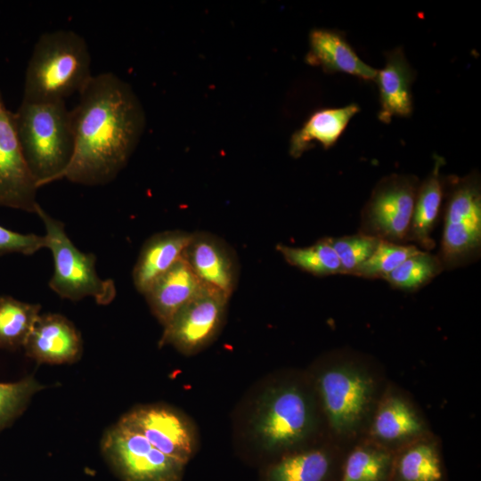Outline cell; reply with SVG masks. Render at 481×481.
Wrapping results in <instances>:
<instances>
[{"label":"cell","instance_id":"484cf974","mask_svg":"<svg viewBox=\"0 0 481 481\" xmlns=\"http://www.w3.org/2000/svg\"><path fill=\"white\" fill-rule=\"evenodd\" d=\"M393 463L387 451L357 447L346 457L340 481H387L392 477Z\"/></svg>","mask_w":481,"mask_h":481},{"label":"cell","instance_id":"4dcf8cb0","mask_svg":"<svg viewBox=\"0 0 481 481\" xmlns=\"http://www.w3.org/2000/svg\"><path fill=\"white\" fill-rule=\"evenodd\" d=\"M45 247V235L20 233L0 225V256L11 253L31 256Z\"/></svg>","mask_w":481,"mask_h":481},{"label":"cell","instance_id":"e0dca14e","mask_svg":"<svg viewBox=\"0 0 481 481\" xmlns=\"http://www.w3.org/2000/svg\"><path fill=\"white\" fill-rule=\"evenodd\" d=\"M204 288L182 256L143 296L153 315L165 327Z\"/></svg>","mask_w":481,"mask_h":481},{"label":"cell","instance_id":"cb8c5ba5","mask_svg":"<svg viewBox=\"0 0 481 481\" xmlns=\"http://www.w3.org/2000/svg\"><path fill=\"white\" fill-rule=\"evenodd\" d=\"M276 249L288 264L314 276L342 274L340 261L330 237L302 248L278 244Z\"/></svg>","mask_w":481,"mask_h":481},{"label":"cell","instance_id":"30bf717a","mask_svg":"<svg viewBox=\"0 0 481 481\" xmlns=\"http://www.w3.org/2000/svg\"><path fill=\"white\" fill-rule=\"evenodd\" d=\"M229 298L205 287L164 327L159 346L171 345L183 354L196 353L218 334Z\"/></svg>","mask_w":481,"mask_h":481},{"label":"cell","instance_id":"f1b7e54d","mask_svg":"<svg viewBox=\"0 0 481 481\" xmlns=\"http://www.w3.org/2000/svg\"><path fill=\"white\" fill-rule=\"evenodd\" d=\"M44 388L45 386L32 376L16 382H0V430L24 411L34 394Z\"/></svg>","mask_w":481,"mask_h":481},{"label":"cell","instance_id":"d6986e66","mask_svg":"<svg viewBox=\"0 0 481 481\" xmlns=\"http://www.w3.org/2000/svg\"><path fill=\"white\" fill-rule=\"evenodd\" d=\"M444 159L434 155V166L426 178L420 183L413 207L407 243L421 250H432L436 243L431 236L442 209L444 175L442 167Z\"/></svg>","mask_w":481,"mask_h":481},{"label":"cell","instance_id":"9a60e30c","mask_svg":"<svg viewBox=\"0 0 481 481\" xmlns=\"http://www.w3.org/2000/svg\"><path fill=\"white\" fill-rule=\"evenodd\" d=\"M309 50L305 61L327 74L343 73L366 82H374L377 69L364 62L342 31L314 29L309 33Z\"/></svg>","mask_w":481,"mask_h":481},{"label":"cell","instance_id":"44dd1931","mask_svg":"<svg viewBox=\"0 0 481 481\" xmlns=\"http://www.w3.org/2000/svg\"><path fill=\"white\" fill-rule=\"evenodd\" d=\"M330 455L322 449H311L282 457L266 473V481H330Z\"/></svg>","mask_w":481,"mask_h":481},{"label":"cell","instance_id":"7c38bea8","mask_svg":"<svg viewBox=\"0 0 481 481\" xmlns=\"http://www.w3.org/2000/svg\"><path fill=\"white\" fill-rule=\"evenodd\" d=\"M120 420L142 434L158 450L184 464L194 452L192 427L181 413L167 406H140Z\"/></svg>","mask_w":481,"mask_h":481},{"label":"cell","instance_id":"4316f807","mask_svg":"<svg viewBox=\"0 0 481 481\" xmlns=\"http://www.w3.org/2000/svg\"><path fill=\"white\" fill-rule=\"evenodd\" d=\"M443 271L437 254L420 250L404 261L384 280L393 289L413 292L428 285Z\"/></svg>","mask_w":481,"mask_h":481},{"label":"cell","instance_id":"52a82bcc","mask_svg":"<svg viewBox=\"0 0 481 481\" xmlns=\"http://www.w3.org/2000/svg\"><path fill=\"white\" fill-rule=\"evenodd\" d=\"M420 183L414 175L391 174L382 177L362 209L359 232L383 241L408 244Z\"/></svg>","mask_w":481,"mask_h":481},{"label":"cell","instance_id":"8fae6325","mask_svg":"<svg viewBox=\"0 0 481 481\" xmlns=\"http://www.w3.org/2000/svg\"><path fill=\"white\" fill-rule=\"evenodd\" d=\"M38 189L21 151L13 112L0 91V207L37 214Z\"/></svg>","mask_w":481,"mask_h":481},{"label":"cell","instance_id":"3957f363","mask_svg":"<svg viewBox=\"0 0 481 481\" xmlns=\"http://www.w3.org/2000/svg\"><path fill=\"white\" fill-rule=\"evenodd\" d=\"M13 119L24 159L38 188L60 180L74 151L71 111L65 102H21Z\"/></svg>","mask_w":481,"mask_h":481},{"label":"cell","instance_id":"f546056e","mask_svg":"<svg viewBox=\"0 0 481 481\" xmlns=\"http://www.w3.org/2000/svg\"><path fill=\"white\" fill-rule=\"evenodd\" d=\"M330 238L340 261L342 274L345 275H351L356 267L373 254L381 241L359 232L353 235Z\"/></svg>","mask_w":481,"mask_h":481},{"label":"cell","instance_id":"8992f818","mask_svg":"<svg viewBox=\"0 0 481 481\" xmlns=\"http://www.w3.org/2000/svg\"><path fill=\"white\" fill-rule=\"evenodd\" d=\"M306 394L297 386L280 385L260 396L251 419L252 434L265 451L277 452L302 442L314 427Z\"/></svg>","mask_w":481,"mask_h":481},{"label":"cell","instance_id":"6da1fadb","mask_svg":"<svg viewBox=\"0 0 481 481\" xmlns=\"http://www.w3.org/2000/svg\"><path fill=\"white\" fill-rule=\"evenodd\" d=\"M71 110L74 151L60 176L87 186L113 181L126 166L145 126L143 108L112 72L93 76Z\"/></svg>","mask_w":481,"mask_h":481},{"label":"cell","instance_id":"5b68a950","mask_svg":"<svg viewBox=\"0 0 481 481\" xmlns=\"http://www.w3.org/2000/svg\"><path fill=\"white\" fill-rule=\"evenodd\" d=\"M37 215L44 223L45 248L51 250L53 259L50 289L61 298L77 301L91 297L98 305L110 304L117 295L116 285L112 280L98 275L95 255L79 250L67 235L64 224L41 206Z\"/></svg>","mask_w":481,"mask_h":481},{"label":"cell","instance_id":"7a4b0ae2","mask_svg":"<svg viewBox=\"0 0 481 481\" xmlns=\"http://www.w3.org/2000/svg\"><path fill=\"white\" fill-rule=\"evenodd\" d=\"M92 77L91 55L83 37L69 29L45 32L28 63L22 102H65L79 94Z\"/></svg>","mask_w":481,"mask_h":481},{"label":"cell","instance_id":"603a6c76","mask_svg":"<svg viewBox=\"0 0 481 481\" xmlns=\"http://www.w3.org/2000/svg\"><path fill=\"white\" fill-rule=\"evenodd\" d=\"M374 435L386 442H395L419 435L423 430L420 419L401 397H387L373 420Z\"/></svg>","mask_w":481,"mask_h":481},{"label":"cell","instance_id":"ffe728a7","mask_svg":"<svg viewBox=\"0 0 481 481\" xmlns=\"http://www.w3.org/2000/svg\"><path fill=\"white\" fill-rule=\"evenodd\" d=\"M359 111L360 107L357 103L314 110L292 134L289 140V155L298 159L316 144H320L324 150L333 147L353 117Z\"/></svg>","mask_w":481,"mask_h":481},{"label":"cell","instance_id":"7402d4cb","mask_svg":"<svg viewBox=\"0 0 481 481\" xmlns=\"http://www.w3.org/2000/svg\"><path fill=\"white\" fill-rule=\"evenodd\" d=\"M41 306L0 296V349L24 347L40 315Z\"/></svg>","mask_w":481,"mask_h":481},{"label":"cell","instance_id":"9c48e42d","mask_svg":"<svg viewBox=\"0 0 481 481\" xmlns=\"http://www.w3.org/2000/svg\"><path fill=\"white\" fill-rule=\"evenodd\" d=\"M317 386L332 428L340 434L355 429L372 398L371 378L355 366L338 365L323 371Z\"/></svg>","mask_w":481,"mask_h":481},{"label":"cell","instance_id":"ba28073f","mask_svg":"<svg viewBox=\"0 0 481 481\" xmlns=\"http://www.w3.org/2000/svg\"><path fill=\"white\" fill-rule=\"evenodd\" d=\"M102 451L126 481H178L186 465L121 420L105 434Z\"/></svg>","mask_w":481,"mask_h":481},{"label":"cell","instance_id":"83f0119b","mask_svg":"<svg viewBox=\"0 0 481 481\" xmlns=\"http://www.w3.org/2000/svg\"><path fill=\"white\" fill-rule=\"evenodd\" d=\"M420 250L413 244L381 240L373 254L351 273L366 279H385L391 272Z\"/></svg>","mask_w":481,"mask_h":481},{"label":"cell","instance_id":"2e32d148","mask_svg":"<svg viewBox=\"0 0 481 481\" xmlns=\"http://www.w3.org/2000/svg\"><path fill=\"white\" fill-rule=\"evenodd\" d=\"M385 57V65L381 69H377L374 82L378 86L379 95L380 109L378 118L388 124L394 117L409 118L412 114V86L416 72L401 46L387 52Z\"/></svg>","mask_w":481,"mask_h":481},{"label":"cell","instance_id":"277c9868","mask_svg":"<svg viewBox=\"0 0 481 481\" xmlns=\"http://www.w3.org/2000/svg\"><path fill=\"white\" fill-rule=\"evenodd\" d=\"M444 230L437 254L444 270L466 266L481 255V179L477 170L444 176Z\"/></svg>","mask_w":481,"mask_h":481},{"label":"cell","instance_id":"4fadbf2b","mask_svg":"<svg viewBox=\"0 0 481 481\" xmlns=\"http://www.w3.org/2000/svg\"><path fill=\"white\" fill-rule=\"evenodd\" d=\"M183 257L205 287L232 297L238 285L240 266L226 241L209 232H192Z\"/></svg>","mask_w":481,"mask_h":481},{"label":"cell","instance_id":"d4e9b609","mask_svg":"<svg viewBox=\"0 0 481 481\" xmlns=\"http://www.w3.org/2000/svg\"><path fill=\"white\" fill-rule=\"evenodd\" d=\"M392 477L395 481H442L443 469L436 447L419 443L394 459Z\"/></svg>","mask_w":481,"mask_h":481},{"label":"cell","instance_id":"5bb4252c","mask_svg":"<svg viewBox=\"0 0 481 481\" xmlns=\"http://www.w3.org/2000/svg\"><path fill=\"white\" fill-rule=\"evenodd\" d=\"M38 363H71L82 354V338L74 324L59 314H40L24 346Z\"/></svg>","mask_w":481,"mask_h":481},{"label":"cell","instance_id":"ac0fdd59","mask_svg":"<svg viewBox=\"0 0 481 481\" xmlns=\"http://www.w3.org/2000/svg\"><path fill=\"white\" fill-rule=\"evenodd\" d=\"M191 237L192 232L171 230L155 233L145 240L132 272L133 283L138 292L143 295L182 257Z\"/></svg>","mask_w":481,"mask_h":481}]
</instances>
